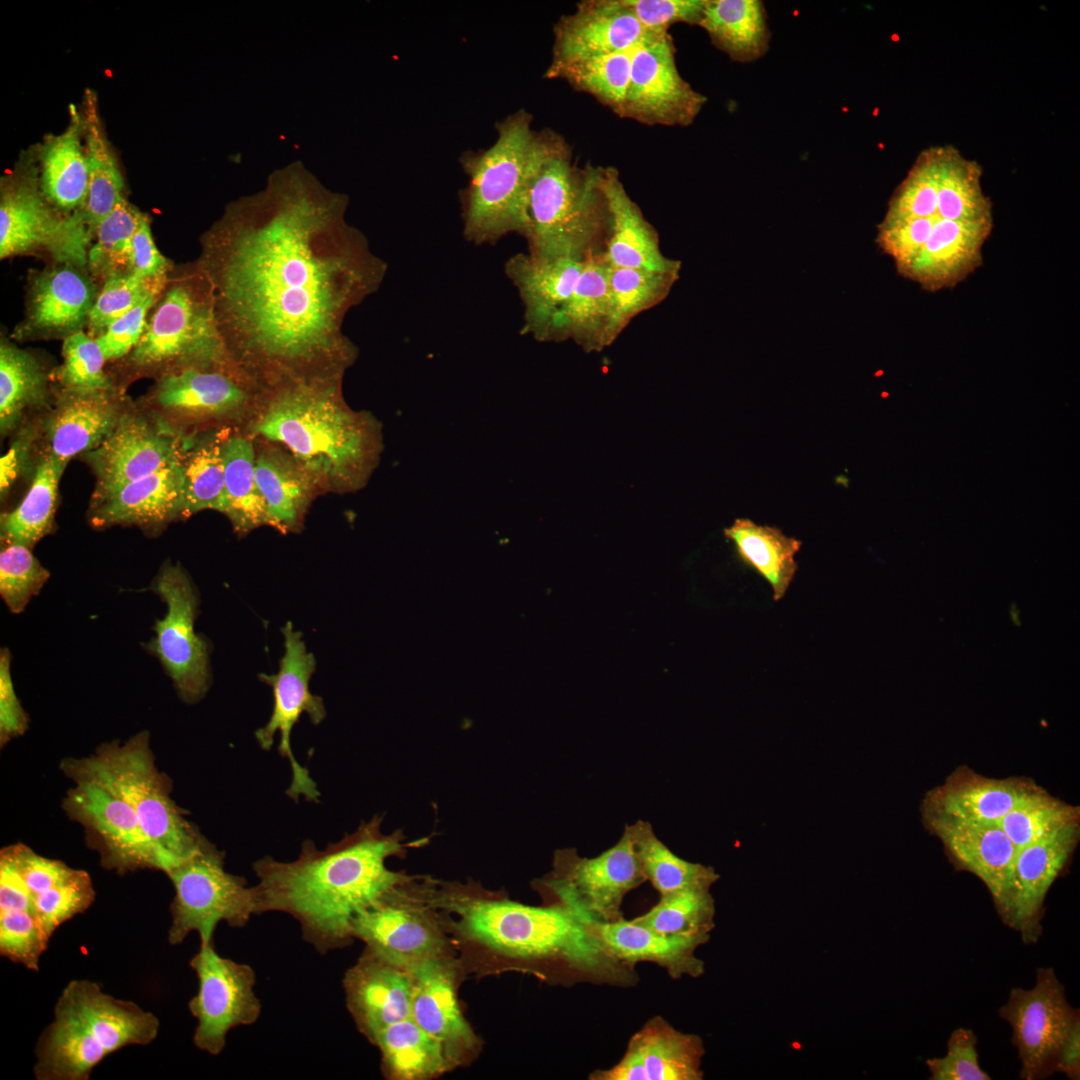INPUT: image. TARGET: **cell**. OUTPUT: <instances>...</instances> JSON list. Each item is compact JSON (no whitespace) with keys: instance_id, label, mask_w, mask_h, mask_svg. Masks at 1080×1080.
Returning a JSON list of instances; mask_svg holds the SVG:
<instances>
[{"instance_id":"obj_1","label":"cell","mask_w":1080,"mask_h":1080,"mask_svg":"<svg viewBox=\"0 0 1080 1080\" xmlns=\"http://www.w3.org/2000/svg\"><path fill=\"white\" fill-rule=\"evenodd\" d=\"M347 195L300 163L230 203L197 263L212 286L233 359L274 385L341 378L356 348L347 313L381 286L386 263L346 220Z\"/></svg>"},{"instance_id":"obj_13","label":"cell","mask_w":1080,"mask_h":1080,"mask_svg":"<svg viewBox=\"0 0 1080 1080\" xmlns=\"http://www.w3.org/2000/svg\"><path fill=\"white\" fill-rule=\"evenodd\" d=\"M285 653L280 660L277 674H260L262 682L273 690V710L268 722L255 731V738L263 750H270L275 735L279 734L278 752L287 758L292 778L286 795L295 802L302 796L306 801L318 803L320 791L311 778L309 770L300 765L291 748V732L300 716L306 713L311 722L320 724L326 717L321 697L310 692L309 682L315 671L316 661L307 652L302 633L295 631L288 622L282 629Z\"/></svg>"},{"instance_id":"obj_51","label":"cell","mask_w":1080,"mask_h":1080,"mask_svg":"<svg viewBox=\"0 0 1080 1080\" xmlns=\"http://www.w3.org/2000/svg\"><path fill=\"white\" fill-rule=\"evenodd\" d=\"M142 216L123 196L120 198L94 232L96 243L88 254L94 270L107 277L130 273L132 239Z\"/></svg>"},{"instance_id":"obj_52","label":"cell","mask_w":1080,"mask_h":1080,"mask_svg":"<svg viewBox=\"0 0 1080 1080\" xmlns=\"http://www.w3.org/2000/svg\"><path fill=\"white\" fill-rule=\"evenodd\" d=\"M167 278L143 279L132 273L106 278L88 318L93 332L103 333L116 319L153 293H161Z\"/></svg>"},{"instance_id":"obj_6","label":"cell","mask_w":1080,"mask_h":1080,"mask_svg":"<svg viewBox=\"0 0 1080 1080\" xmlns=\"http://www.w3.org/2000/svg\"><path fill=\"white\" fill-rule=\"evenodd\" d=\"M158 1031V1018L136 1003L104 993L95 982L72 980L38 1039L35 1077L87 1080L106 1056L128 1045H147Z\"/></svg>"},{"instance_id":"obj_12","label":"cell","mask_w":1080,"mask_h":1080,"mask_svg":"<svg viewBox=\"0 0 1080 1080\" xmlns=\"http://www.w3.org/2000/svg\"><path fill=\"white\" fill-rule=\"evenodd\" d=\"M411 876L351 920V936L371 952L407 969L446 955V939L434 913L435 887Z\"/></svg>"},{"instance_id":"obj_41","label":"cell","mask_w":1080,"mask_h":1080,"mask_svg":"<svg viewBox=\"0 0 1080 1080\" xmlns=\"http://www.w3.org/2000/svg\"><path fill=\"white\" fill-rule=\"evenodd\" d=\"M68 461L50 452L40 458L30 488L21 503L1 515V540L31 548L51 532L58 487Z\"/></svg>"},{"instance_id":"obj_21","label":"cell","mask_w":1080,"mask_h":1080,"mask_svg":"<svg viewBox=\"0 0 1080 1080\" xmlns=\"http://www.w3.org/2000/svg\"><path fill=\"white\" fill-rule=\"evenodd\" d=\"M958 870L978 877L988 889L1002 922L1009 926L1017 849L997 823L923 817Z\"/></svg>"},{"instance_id":"obj_44","label":"cell","mask_w":1080,"mask_h":1080,"mask_svg":"<svg viewBox=\"0 0 1080 1080\" xmlns=\"http://www.w3.org/2000/svg\"><path fill=\"white\" fill-rule=\"evenodd\" d=\"M255 453L250 440L228 437L224 443L225 488L222 513L239 532L267 524V512L255 474Z\"/></svg>"},{"instance_id":"obj_5","label":"cell","mask_w":1080,"mask_h":1080,"mask_svg":"<svg viewBox=\"0 0 1080 1080\" xmlns=\"http://www.w3.org/2000/svg\"><path fill=\"white\" fill-rule=\"evenodd\" d=\"M525 109L495 123L497 138L488 148L468 150L460 165L468 177L459 199L463 236L476 245L493 244L509 233L526 237L528 199L544 160L565 140L532 127Z\"/></svg>"},{"instance_id":"obj_28","label":"cell","mask_w":1080,"mask_h":1080,"mask_svg":"<svg viewBox=\"0 0 1080 1080\" xmlns=\"http://www.w3.org/2000/svg\"><path fill=\"white\" fill-rule=\"evenodd\" d=\"M1044 788L1025 777L991 778L967 766L955 769L922 802V817L997 823Z\"/></svg>"},{"instance_id":"obj_11","label":"cell","mask_w":1080,"mask_h":1080,"mask_svg":"<svg viewBox=\"0 0 1080 1080\" xmlns=\"http://www.w3.org/2000/svg\"><path fill=\"white\" fill-rule=\"evenodd\" d=\"M646 881L633 851L628 832L593 858L575 849L554 854L553 869L537 883L538 889L585 923H610L623 918L622 903L628 892Z\"/></svg>"},{"instance_id":"obj_59","label":"cell","mask_w":1080,"mask_h":1080,"mask_svg":"<svg viewBox=\"0 0 1080 1080\" xmlns=\"http://www.w3.org/2000/svg\"><path fill=\"white\" fill-rule=\"evenodd\" d=\"M169 265L157 249L148 219L143 215L132 239L130 273L143 279L167 278Z\"/></svg>"},{"instance_id":"obj_8","label":"cell","mask_w":1080,"mask_h":1080,"mask_svg":"<svg viewBox=\"0 0 1080 1080\" xmlns=\"http://www.w3.org/2000/svg\"><path fill=\"white\" fill-rule=\"evenodd\" d=\"M599 167L580 169L566 141L540 166L528 199L529 254L585 260L605 240L607 213Z\"/></svg>"},{"instance_id":"obj_54","label":"cell","mask_w":1080,"mask_h":1080,"mask_svg":"<svg viewBox=\"0 0 1080 1080\" xmlns=\"http://www.w3.org/2000/svg\"><path fill=\"white\" fill-rule=\"evenodd\" d=\"M64 362L59 377L67 390L110 391L104 374L105 356L95 339L81 331L68 335L63 343Z\"/></svg>"},{"instance_id":"obj_27","label":"cell","mask_w":1080,"mask_h":1080,"mask_svg":"<svg viewBox=\"0 0 1080 1080\" xmlns=\"http://www.w3.org/2000/svg\"><path fill=\"white\" fill-rule=\"evenodd\" d=\"M253 377L238 363L171 368L156 386V403L164 410L195 418L222 416L245 407Z\"/></svg>"},{"instance_id":"obj_36","label":"cell","mask_w":1080,"mask_h":1080,"mask_svg":"<svg viewBox=\"0 0 1080 1080\" xmlns=\"http://www.w3.org/2000/svg\"><path fill=\"white\" fill-rule=\"evenodd\" d=\"M82 117L71 105L69 125L41 148V189L60 209L81 211L88 190V167L82 145Z\"/></svg>"},{"instance_id":"obj_7","label":"cell","mask_w":1080,"mask_h":1080,"mask_svg":"<svg viewBox=\"0 0 1080 1080\" xmlns=\"http://www.w3.org/2000/svg\"><path fill=\"white\" fill-rule=\"evenodd\" d=\"M60 770L72 782L100 784L126 801L157 850L164 873L209 841L173 800L172 780L158 769L146 730L125 742L104 743L88 756L65 758Z\"/></svg>"},{"instance_id":"obj_23","label":"cell","mask_w":1080,"mask_h":1080,"mask_svg":"<svg viewBox=\"0 0 1080 1080\" xmlns=\"http://www.w3.org/2000/svg\"><path fill=\"white\" fill-rule=\"evenodd\" d=\"M411 1018L442 1047L455 1068L471 1060L479 1039L457 1000V971L447 955L428 958L412 969Z\"/></svg>"},{"instance_id":"obj_24","label":"cell","mask_w":1080,"mask_h":1080,"mask_svg":"<svg viewBox=\"0 0 1080 1080\" xmlns=\"http://www.w3.org/2000/svg\"><path fill=\"white\" fill-rule=\"evenodd\" d=\"M705 1054L698 1035L683 1033L655 1016L629 1040L621 1060L593 1071L590 1080H701Z\"/></svg>"},{"instance_id":"obj_47","label":"cell","mask_w":1080,"mask_h":1080,"mask_svg":"<svg viewBox=\"0 0 1080 1080\" xmlns=\"http://www.w3.org/2000/svg\"><path fill=\"white\" fill-rule=\"evenodd\" d=\"M47 398L45 375L33 356L2 341L0 345V429H14L24 414Z\"/></svg>"},{"instance_id":"obj_42","label":"cell","mask_w":1080,"mask_h":1080,"mask_svg":"<svg viewBox=\"0 0 1080 1080\" xmlns=\"http://www.w3.org/2000/svg\"><path fill=\"white\" fill-rule=\"evenodd\" d=\"M372 1044L379 1048L382 1070L390 1079L426 1080L452 1068L441 1045L411 1017L380 1031Z\"/></svg>"},{"instance_id":"obj_58","label":"cell","mask_w":1080,"mask_h":1080,"mask_svg":"<svg viewBox=\"0 0 1080 1080\" xmlns=\"http://www.w3.org/2000/svg\"><path fill=\"white\" fill-rule=\"evenodd\" d=\"M11 655L3 648L0 653V746L22 736L29 725V717L24 711L14 689L10 673Z\"/></svg>"},{"instance_id":"obj_56","label":"cell","mask_w":1080,"mask_h":1080,"mask_svg":"<svg viewBox=\"0 0 1080 1080\" xmlns=\"http://www.w3.org/2000/svg\"><path fill=\"white\" fill-rule=\"evenodd\" d=\"M647 32L663 33L676 23L700 25L707 0H623Z\"/></svg>"},{"instance_id":"obj_38","label":"cell","mask_w":1080,"mask_h":1080,"mask_svg":"<svg viewBox=\"0 0 1080 1080\" xmlns=\"http://www.w3.org/2000/svg\"><path fill=\"white\" fill-rule=\"evenodd\" d=\"M699 26L733 61H755L769 49L770 32L759 0H707Z\"/></svg>"},{"instance_id":"obj_4","label":"cell","mask_w":1080,"mask_h":1080,"mask_svg":"<svg viewBox=\"0 0 1080 1080\" xmlns=\"http://www.w3.org/2000/svg\"><path fill=\"white\" fill-rule=\"evenodd\" d=\"M340 381L307 379L275 385L256 432L287 446L315 479L352 488L373 463L376 430L344 403Z\"/></svg>"},{"instance_id":"obj_53","label":"cell","mask_w":1080,"mask_h":1080,"mask_svg":"<svg viewBox=\"0 0 1080 1080\" xmlns=\"http://www.w3.org/2000/svg\"><path fill=\"white\" fill-rule=\"evenodd\" d=\"M48 578L49 572L33 556L29 547L10 544L2 549L0 593L11 612H22Z\"/></svg>"},{"instance_id":"obj_33","label":"cell","mask_w":1080,"mask_h":1080,"mask_svg":"<svg viewBox=\"0 0 1080 1080\" xmlns=\"http://www.w3.org/2000/svg\"><path fill=\"white\" fill-rule=\"evenodd\" d=\"M605 946L621 961L635 966L648 961L664 968L672 979L697 978L705 971L696 956L701 941L655 933L621 918L610 923H589Z\"/></svg>"},{"instance_id":"obj_30","label":"cell","mask_w":1080,"mask_h":1080,"mask_svg":"<svg viewBox=\"0 0 1080 1080\" xmlns=\"http://www.w3.org/2000/svg\"><path fill=\"white\" fill-rule=\"evenodd\" d=\"M584 261L518 253L506 262L505 273L524 306L523 333L550 341L554 319L572 294Z\"/></svg>"},{"instance_id":"obj_20","label":"cell","mask_w":1080,"mask_h":1080,"mask_svg":"<svg viewBox=\"0 0 1080 1080\" xmlns=\"http://www.w3.org/2000/svg\"><path fill=\"white\" fill-rule=\"evenodd\" d=\"M185 445L168 426L139 414L122 413L110 435L87 453L101 500L130 482L181 461Z\"/></svg>"},{"instance_id":"obj_61","label":"cell","mask_w":1080,"mask_h":1080,"mask_svg":"<svg viewBox=\"0 0 1080 1080\" xmlns=\"http://www.w3.org/2000/svg\"><path fill=\"white\" fill-rule=\"evenodd\" d=\"M1054 1072H1062L1070 1079L1080 1076V1025L1062 1046L1054 1065Z\"/></svg>"},{"instance_id":"obj_14","label":"cell","mask_w":1080,"mask_h":1080,"mask_svg":"<svg viewBox=\"0 0 1080 1080\" xmlns=\"http://www.w3.org/2000/svg\"><path fill=\"white\" fill-rule=\"evenodd\" d=\"M62 809L83 828L86 844L98 853L103 868L119 875L162 870L159 854L136 812L109 789L90 781H73Z\"/></svg>"},{"instance_id":"obj_48","label":"cell","mask_w":1080,"mask_h":1080,"mask_svg":"<svg viewBox=\"0 0 1080 1080\" xmlns=\"http://www.w3.org/2000/svg\"><path fill=\"white\" fill-rule=\"evenodd\" d=\"M226 438L202 441L184 455L181 516L212 509L221 511L225 488L224 443Z\"/></svg>"},{"instance_id":"obj_40","label":"cell","mask_w":1080,"mask_h":1080,"mask_svg":"<svg viewBox=\"0 0 1080 1080\" xmlns=\"http://www.w3.org/2000/svg\"><path fill=\"white\" fill-rule=\"evenodd\" d=\"M82 128L88 190L80 213L93 233L123 196V178L98 115L96 96L89 90L85 95Z\"/></svg>"},{"instance_id":"obj_9","label":"cell","mask_w":1080,"mask_h":1080,"mask_svg":"<svg viewBox=\"0 0 1080 1080\" xmlns=\"http://www.w3.org/2000/svg\"><path fill=\"white\" fill-rule=\"evenodd\" d=\"M130 360L141 368L236 362L220 332L212 286L198 264L168 282Z\"/></svg>"},{"instance_id":"obj_22","label":"cell","mask_w":1080,"mask_h":1080,"mask_svg":"<svg viewBox=\"0 0 1080 1080\" xmlns=\"http://www.w3.org/2000/svg\"><path fill=\"white\" fill-rule=\"evenodd\" d=\"M553 33L552 58L544 74L548 79L577 61L631 51L649 32L623 0H587L561 16Z\"/></svg>"},{"instance_id":"obj_17","label":"cell","mask_w":1080,"mask_h":1080,"mask_svg":"<svg viewBox=\"0 0 1080 1080\" xmlns=\"http://www.w3.org/2000/svg\"><path fill=\"white\" fill-rule=\"evenodd\" d=\"M151 589L167 604V613L155 624L150 649L173 680L180 698L193 704L210 685L206 642L194 630L198 597L189 577L179 565L165 564Z\"/></svg>"},{"instance_id":"obj_34","label":"cell","mask_w":1080,"mask_h":1080,"mask_svg":"<svg viewBox=\"0 0 1080 1080\" xmlns=\"http://www.w3.org/2000/svg\"><path fill=\"white\" fill-rule=\"evenodd\" d=\"M609 314L608 264L599 251L586 257L572 294L554 319L550 341L572 339L587 352L601 351Z\"/></svg>"},{"instance_id":"obj_57","label":"cell","mask_w":1080,"mask_h":1080,"mask_svg":"<svg viewBox=\"0 0 1080 1080\" xmlns=\"http://www.w3.org/2000/svg\"><path fill=\"white\" fill-rule=\"evenodd\" d=\"M159 295L153 293L146 297L95 339L106 360L118 359L134 349L145 331L146 314Z\"/></svg>"},{"instance_id":"obj_29","label":"cell","mask_w":1080,"mask_h":1080,"mask_svg":"<svg viewBox=\"0 0 1080 1080\" xmlns=\"http://www.w3.org/2000/svg\"><path fill=\"white\" fill-rule=\"evenodd\" d=\"M607 228L601 254L612 267L680 274L681 262L662 254L658 234L625 190L618 171L599 167Z\"/></svg>"},{"instance_id":"obj_2","label":"cell","mask_w":1080,"mask_h":1080,"mask_svg":"<svg viewBox=\"0 0 1080 1080\" xmlns=\"http://www.w3.org/2000/svg\"><path fill=\"white\" fill-rule=\"evenodd\" d=\"M382 822L375 815L325 849L305 840L290 862L256 860V915H290L302 939L320 954L347 946L354 916L411 877L388 868L387 860L404 855L411 844L400 829L384 833Z\"/></svg>"},{"instance_id":"obj_26","label":"cell","mask_w":1080,"mask_h":1080,"mask_svg":"<svg viewBox=\"0 0 1080 1080\" xmlns=\"http://www.w3.org/2000/svg\"><path fill=\"white\" fill-rule=\"evenodd\" d=\"M1080 838V822L1019 850L1014 862L1009 927L1024 943L1038 940L1042 932L1046 895L1067 866Z\"/></svg>"},{"instance_id":"obj_32","label":"cell","mask_w":1080,"mask_h":1080,"mask_svg":"<svg viewBox=\"0 0 1080 1080\" xmlns=\"http://www.w3.org/2000/svg\"><path fill=\"white\" fill-rule=\"evenodd\" d=\"M182 461L130 482L99 500L91 517L92 523L102 527L113 524L157 526L180 516Z\"/></svg>"},{"instance_id":"obj_46","label":"cell","mask_w":1080,"mask_h":1080,"mask_svg":"<svg viewBox=\"0 0 1080 1080\" xmlns=\"http://www.w3.org/2000/svg\"><path fill=\"white\" fill-rule=\"evenodd\" d=\"M710 888H690L660 895L648 912L631 921L655 933L692 938L706 944L715 928Z\"/></svg>"},{"instance_id":"obj_3","label":"cell","mask_w":1080,"mask_h":1080,"mask_svg":"<svg viewBox=\"0 0 1080 1080\" xmlns=\"http://www.w3.org/2000/svg\"><path fill=\"white\" fill-rule=\"evenodd\" d=\"M435 900L459 916L466 937L510 958L553 966L573 981L630 987L639 980L635 966L618 959L589 923L560 905H525L463 886L436 890Z\"/></svg>"},{"instance_id":"obj_16","label":"cell","mask_w":1080,"mask_h":1080,"mask_svg":"<svg viewBox=\"0 0 1080 1080\" xmlns=\"http://www.w3.org/2000/svg\"><path fill=\"white\" fill-rule=\"evenodd\" d=\"M189 965L198 979V992L188 1003L197 1020L193 1041L198 1049L218 1055L231 1029L251 1025L261 1015L255 972L248 964L220 956L214 942L200 945Z\"/></svg>"},{"instance_id":"obj_19","label":"cell","mask_w":1080,"mask_h":1080,"mask_svg":"<svg viewBox=\"0 0 1080 1080\" xmlns=\"http://www.w3.org/2000/svg\"><path fill=\"white\" fill-rule=\"evenodd\" d=\"M90 235L80 212L61 218L45 203L34 182L17 179L2 188L1 259L44 248L60 261L83 265Z\"/></svg>"},{"instance_id":"obj_43","label":"cell","mask_w":1080,"mask_h":1080,"mask_svg":"<svg viewBox=\"0 0 1080 1080\" xmlns=\"http://www.w3.org/2000/svg\"><path fill=\"white\" fill-rule=\"evenodd\" d=\"M646 881L660 893L690 888H711L720 878L713 867L675 855L654 833L651 824L638 820L624 828Z\"/></svg>"},{"instance_id":"obj_31","label":"cell","mask_w":1080,"mask_h":1080,"mask_svg":"<svg viewBox=\"0 0 1080 1080\" xmlns=\"http://www.w3.org/2000/svg\"><path fill=\"white\" fill-rule=\"evenodd\" d=\"M108 392L66 390L44 422L48 452L69 462L97 448L122 415Z\"/></svg>"},{"instance_id":"obj_45","label":"cell","mask_w":1080,"mask_h":1080,"mask_svg":"<svg viewBox=\"0 0 1080 1080\" xmlns=\"http://www.w3.org/2000/svg\"><path fill=\"white\" fill-rule=\"evenodd\" d=\"M678 278L677 273L608 265L610 314L605 334L606 347L615 341L636 315L663 301Z\"/></svg>"},{"instance_id":"obj_35","label":"cell","mask_w":1080,"mask_h":1080,"mask_svg":"<svg viewBox=\"0 0 1080 1080\" xmlns=\"http://www.w3.org/2000/svg\"><path fill=\"white\" fill-rule=\"evenodd\" d=\"M97 296L93 284L71 268L46 272L35 280L28 324L40 333L78 332Z\"/></svg>"},{"instance_id":"obj_25","label":"cell","mask_w":1080,"mask_h":1080,"mask_svg":"<svg viewBox=\"0 0 1080 1080\" xmlns=\"http://www.w3.org/2000/svg\"><path fill=\"white\" fill-rule=\"evenodd\" d=\"M347 1008L372 1043L386 1027L411 1017L413 974L366 949L343 978Z\"/></svg>"},{"instance_id":"obj_39","label":"cell","mask_w":1080,"mask_h":1080,"mask_svg":"<svg viewBox=\"0 0 1080 1080\" xmlns=\"http://www.w3.org/2000/svg\"><path fill=\"white\" fill-rule=\"evenodd\" d=\"M724 536L733 542L739 559L769 583L773 599L781 600L797 571L795 555L801 542L748 518L736 519L724 529Z\"/></svg>"},{"instance_id":"obj_50","label":"cell","mask_w":1080,"mask_h":1080,"mask_svg":"<svg viewBox=\"0 0 1080 1080\" xmlns=\"http://www.w3.org/2000/svg\"><path fill=\"white\" fill-rule=\"evenodd\" d=\"M1076 822H1080L1079 807L1055 798L1043 789L1014 807L998 825L1019 850Z\"/></svg>"},{"instance_id":"obj_15","label":"cell","mask_w":1080,"mask_h":1080,"mask_svg":"<svg viewBox=\"0 0 1080 1080\" xmlns=\"http://www.w3.org/2000/svg\"><path fill=\"white\" fill-rule=\"evenodd\" d=\"M999 1015L1012 1028V1044L1021 1062L1019 1077L1035 1080L1054 1073L1058 1054L1080 1025L1079 1012L1065 996L1052 968H1038L1031 989L1013 988Z\"/></svg>"},{"instance_id":"obj_10","label":"cell","mask_w":1080,"mask_h":1080,"mask_svg":"<svg viewBox=\"0 0 1080 1080\" xmlns=\"http://www.w3.org/2000/svg\"><path fill=\"white\" fill-rule=\"evenodd\" d=\"M224 859L225 853L208 841L166 871L174 888L168 931L171 945L182 943L192 932L198 933L200 945L213 942L219 922L242 928L256 915L255 886L227 872Z\"/></svg>"},{"instance_id":"obj_18","label":"cell","mask_w":1080,"mask_h":1080,"mask_svg":"<svg viewBox=\"0 0 1080 1080\" xmlns=\"http://www.w3.org/2000/svg\"><path fill=\"white\" fill-rule=\"evenodd\" d=\"M705 102L678 72L668 32H649L631 51L630 81L618 116L645 125L688 126Z\"/></svg>"},{"instance_id":"obj_62","label":"cell","mask_w":1080,"mask_h":1080,"mask_svg":"<svg viewBox=\"0 0 1080 1080\" xmlns=\"http://www.w3.org/2000/svg\"><path fill=\"white\" fill-rule=\"evenodd\" d=\"M1009 613H1010L1011 621L1014 623V625L1021 626V620H1020V616H1019L1020 615V610H1019V608L1017 607V605L1015 603L1010 604Z\"/></svg>"},{"instance_id":"obj_49","label":"cell","mask_w":1080,"mask_h":1080,"mask_svg":"<svg viewBox=\"0 0 1080 1080\" xmlns=\"http://www.w3.org/2000/svg\"><path fill=\"white\" fill-rule=\"evenodd\" d=\"M631 51L577 61L559 70L552 79L567 81L575 90L590 94L618 114L629 86Z\"/></svg>"},{"instance_id":"obj_60","label":"cell","mask_w":1080,"mask_h":1080,"mask_svg":"<svg viewBox=\"0 0 1080 1080\" xmlns=\"http://www.w3.org/2000/svg\"><path fill=\"white\" fill-rule=\"evenodd\" d=\"M28 437L16 441L8 452L1 457L0 487L3 495L20 475L26 464L29 442Z\"/></svg>"},{"instance_id":"obj_37","label":"cell","mask_w":1080,"mask_h":1080,"mask_svg":"<svg viewBox=\"0 0 1080 1080\" xmlns=\"http://www.w3.org/2000/svg\"><path fill=\"white\" fill-rule=\"evenodd\" d=\"M255 474L268 525L283 532L298 528L309 504L314 476L297 460L277 450L256 456Z\"/></svg>"},{"instance_id":"obj_55","label":"cell","mask_w":1080,"mask_h":1080,"mask_svg":"<svg viewBox=\"0 0 1080 1080\" xmlns=\"http://www.w3.org/2000/svg\"><path fill=\"white\" fill-rule=\"evenodd\" d=\"M977 1038L972 1030L955 1029L947 1042V1053L926 1060L932 1080H989L979 1065Z\"/></svg>"}]
</instances>
